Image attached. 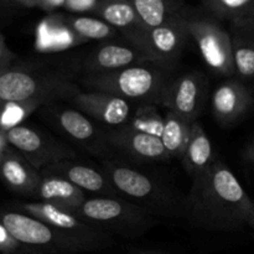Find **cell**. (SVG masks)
I'll list each match as a JSON object with an SVG mask.
<instances>
[{
    "instance_id": "f35d334b",
    "label": "cell",
    "mask_w": 254,
    "mask_h": 254,
    "mask_svg": "<svg viewBox=\"0 0 254 254\" xmlns=\"http://www.w3.org/2000/svg\"><path fill=\"white\" fill-rule=\"evenodd\" d=\"M5 1H9V0H0V2H5Z\"/></svg>"
},
{
    "instance_id": "cb8c5ba5",
    "label": "cell",
    "mask_w": 254,
    "mask_h": 254,
    "mask_svg": "<svg viewBox=\"0 0 254 254\" xmlns=\"http://www.w3.org/2000/svg\"><path fill=\"white\" fill-rule=\"evenodd\" d=\"M235 77L247 84L254 79V34L231 29Z\"/></svg>"
},
{
    "instance_id": "3957f363",
    "label": "cell",
    "mask_w": 254,
    "mask_h": 254,
    "mask_svg": "<svg viewBox=\"0 0 254 254\" xmlns=\"http://www.w3.org/2000/svg\"><path fill=\"white\" fill-rule=\"evenodd\" d=\"M101 168L121 197L140 206L155 217H186V197L179 196L159 179L114 156L103 159Z\"/></svg>"
},
{
    "instance_id": "30bf717a",
    "label": "cell",
    "mask_w": 254,
    "mask_h": 254,
    "mask_svg": "<svg viewBox=\"0 0 254 254\" xmlns=\"http://www.w3.org/2000/svg\"><path fill=\"white\" fill-rule=\"evenodd\" d=\"M208 82L203 72L191 71L173 77L164 93L161 107L195 123L205 109Z\"/></svg>"
},
{
    "instance_id": "e0dca14e",
    "label": "cell",
    "mask_w": 254,
    "mask_h": 254,
    "mask_svg": "<svg viewBox=\"0 0 254 254\" xmlns=\"http://www.w3.org/2000/svg\"><path fill=\"white\" fill-rule=\"evenodd\" d=\"M77 159V158H76ZM76 159L60 161L51 166L42 169L45 173L59 175L76 185L84 192L92 193V196H113L121 197L112 181L99 166L89 165L77 161Z\"/></svg>"
},
{
    "instance_id": "52a82bcc",
    "label": "cell",
    "mask_w": 254,
    "mask_h": 254,
    "mask_svg": "<svg viewBox=\"0 0 254 254\" xmlns=\"http://www.w3.org/2000/svg\"><path fill=\"white\" fill-rule=\"evenodd\" d=\"M188 29L205 64L215 73L227 78L235 77L232 35L230 30L225 29L220 20L211 16L205 10H192L188 17Z\"/></svg>"
},
{
    "instance_id": "7402d4cb",
    "label": "cell",
    "mask_w": 254,
    "mask_h": 254,
    "mask_svg": "<svg viewBox=\"0 0 254 254\" xmlns=\"http://www.w3.org/2000/svg\"><path fill=\"white\" fill-rule=\"evenodd\" d=\"M129 2L149 29L189 16L193 10L184 0H129Z\"/></svg>"
},
{
    "instance_id": "603a6c76",
    "label": "cell",
    "mask_w": 254,
    "mask_h": 254,
    "mask_svg": "<svg viewBox=\"0 0 254 254\" xmlns=\"http://www.w3.org/2000/svg\"><path fill=\"white\" fill-rule=\"evenodd\" d=\"M84 42V40L69 30L62 16L50 17L49 20L42 22L40 29L37 30L36 50L44 54L55 55L56 52L72 49Z\"/></svg>"
},
{
    "instance_id": "8d00e7d4",
    "label": "cell",
    "mask_w": 254,
    "mask_h": 254,
    "mask_svg": "<svg viewBox=\"0 0 254 254\" xmlns=\"http://www.w3.org/2000/svg\"><path fill=\"white\" fill-rule=\"evenodd\" d=\"M248 227H251L254 231V201H253V213L251 216L250 221H248Z\"/></svg>"
},
{
    "instance_id": "d6a6232c",
    "label": "cell",
    "mask_w": 254,
    "mask_h": 254,
    "mask_svg": "<svg viewBox=\"0 0 254 254\" xmlns=\"http://www.w3.org/2000/svg\"><path fill=\"white\" fill-rule=\"evenodd\" d=\"M243 159L254 166V136L251 139V141L246 145L245 150H243Z\"/></svg>"
},
{
    "instance_id": "d6986e66",
    "label": "cell",
    "mask_w": 254,
    "mask_h": 254,
    "mask_svg": "<svg viewBox=\"0 0 254 254\" xmlns=\"http://www.w3.org/2000/svg\"><path fill=\"white\" fill-rule=\"evenodd\" d=\"M41 173V180L34 195V200L46 202L73 213L84 200L87 193L66 179L54 174Z\"/></svg>"
},
{
    "instance_id": "4dcf8cb0",
    "label": "cell",
    "mask_w": 254,
    "mask_h": 254,
    "mask_svg": "<svg viewBox=\"0 0 254 254\" xmlns=\"http://www.w3.org/2000/svg\"><path fill=\"white\" fill-rule=\"evenodd\" d=\"M15 59H16V55L9 49L6 41H5L4 35L0 32V73L10 68L14 64Z\"/></svg>"
},
{
    "instance_id": "277c9868",
    "label": "cell",
    "mask_w": 254,
    "mask_h": 254,
    "mask_svg": "<svg viewBox=\"0 0 254 254\" xmlns=\"http://www.w3.org/2000/svg\"><path fill=\"white\" fill-rule=\"evenodd\" d=\"M173 68L158 61L134 64L119 71L82 74L79 87L104 92L135 103H151L161 107L166 87L173 79Z\"/></svg>"
},
{
    "instance_id": "e575fe53",
    "label": "cell",
    "mask_w": 254,
    "mask_h": 254,
    "mask_svg": "<svg viewBox=\"0 0 254 254\" xmlns=\"http://www.w3.org/2000/svg\"><path fill=\"white\" fill-rule=\"evenodd\" d=\"M129 254H166L164 252H161V251H151V250H136V251H133L131 253Z\"/></svg>"
},
{
    "instance_id": "44dd1931",
    "label": "cell",
    "mask_w": 254,
    "mask_h": 254,
    "mask_svg": "<svg viewBox=\"0 0 254 254\" xmlns=\"http://www.w3.org/2000/svg\"><path fill=\"white\" fill-rule=\"evenodd\" d=\"M217 160L213 155L212 145L208 135L203 130L200 122H195L191 126V134L188 146L180 159L184 170L189 176L195 179L198 174L207 170Z\"/></svg>"
},
{
    "instance_id": "ffe728a7",
    "label": "cell",
    "mask_w": 254,
    "mask_h": 254,
    "mask_svg": "<svg viewBox=\"0 0 254 254\" xmlns=\"http://www.w3.org/2000/svg\"><path fill=\"white\" fill-rule=\"evenodd\" d=\"M0 178L11 191L32 198L41 180V173L19 153L7 149L0 165Z\"/></svg>"
},
{
    "instance_id": "9a60e30c",
    "label": "cell",
    "mask_w": 254,
    "mask_h": 254,
    "mask_svg": "<svg viewBox=\"0 0 254 254\" xmlns=\"http://www.w3.org/2000/svg\"><path fill=\"white\" fill-rule=\"evenodd\" d=\"M109 145L113 153L126 156L133 163H168L171 160L160 138L129 129H107Z\"/></svg>"
},
{
    "instance_id": "2e32d148",
    "label": "cell",
    "mask_w": 254,
    "mask_h": 254,
    "mask_svg": "<svg viewBox=\"0 0 254 254\" xmlns=\"http://www.w3.org/2000/svg\"><path fill=\"white\" fill-rule=\"evenodd\" d=\"M253 103V91L236 77L222 82L211 97L213 118L225 128L237 124L252 108Z\"/></svg>"
},
{
    "instance_id": "1f68e13d",
    "label": "cell",
    "mask_w": 254,
    "mask_h": 254,
    "mask_svg": "<svg viewBox=\"0 0 254 254\" xmlns=\"http://www.w3.org/2000/svg\"><path fill=\"white\" fill-rule=\"evenodd\" d=\"M231 29L241 30V31H247L254 34V14L250 15V16L242 17L240 20L231 22Z\"/></svg>"
},
{
    "instance_id": "ba28073f",
    "label": "cell",
    "mask_w": 254,
    "mask_h": 254,
    "mask_svg": "<svg viewBox=\"0 0 254 254\" xmlns=\"http://www.w3.org/2000/svg\"><path fill=\"white\" fill-rule=\"evenodd\" d=\"M41 114L72 143L93 155L107 159L113 156L107 129H102L81 111L60 102H51L40 108Z\"/></svg>"
},
{
    "instance_id": "5bb4252c",
    "label": "cell",
    "mask_w": 254,
    "mask_h": 254,
    "mask_svg": "<svg viewBox=\"0 0 254 254\" xmlns=\"http://www.w3.org/2000/svg\"><path fill=\"white\" fill-rule=\"evenodd\" d=\"M72 107L97 123L108 128L123 127L133 113V104L113 94L97 91H79L69 99Z\"/></svg>"
},
{
    "instance_id": "d4e9b609",
    "label": "cell",
    "mask_w": 254,
    "mask_h": 254,
    "mask_svg": "<svg viewBox=\"0 0 254 254\" xmlns=\"http://www.w3.org/2000/svg\"><path fill=\"white\" fill-rule=\"evenodd\" d=\"M164 118V130L160 139L170 158L180 160L188 146L192 123H189L170 111H168Z\"/></svg>"
},
{
    "instance_id": "7c38bea8",
    "label": "cell",
    "mask_w": 254,
    "mask_h": 254,
    "mask_svg": "<svg viewBox=\"0 0 254 254\" xmlns=\"http://www.w3.org/2000/svg\"><path fill=\"white\" fill-rule=\"evenodd\" d=\"M91 12L93 16L99 17L114 27L123 39L154 59L149 45L150 29L141 21L129 0H97Z\"/></svg>"
},
{
    "instance_id": "6da1fadb",
    "label": "cell",
    "mask_w": 254,
    "mask_h": 254,
    "mask_svg": "<svg viewBox=\"0 0 254 254\" xmlns=\"http://www.w3.org/2000/svg\"><path fill=\"white\" fill-rule=\"evenodd\" d=\"M253 200L223 161L216 160L192 179L186 196V220L207 231L233 232L248 226Z\"/></svg>"
},
{
    "instance_id": "5b68a950",
    "label": "cell",
    "mask_w": 254,
    "mask_h": 254,
    "mask_svg": "<svg viewBox=\"0 0 254 254\" xmlns=\"http://www.w3.org/2000/svg\"><path fill=\"white\" fill-rule=\"evenodd\" d=\"M73 215L109 235L128 238L139 237L158 223L155 216L143 207L113 196H87Z\"/></svg>"
},
{
    "instance_id": "4fadbf2b",
    "label": "cell",
    "mask_w": 254,
    "mask_h": 254,
    "mask_svg": "<svg viewBox=\"0 0 254 254\" xmlns=\"http://www.w3.org/2000/svg\"><path fill=\"white\" fill-rule=\"evenodd\" d=\"M148 61L155 60L126 39L121 41H117L116 39L107 40L81 59V73H106Z\"/></svg>"
},
{
    "instance_id": "8fae6325",
    "label": "cell",
    "mask_w": 254,
    "mask_h": 254,
    "mask_svg": "<svg viewBox=\"0 0 254 254\" xmlns=\"http://www.w3.org/2000/svg\"><path fill=\"white\" fill-rule=\"evenodd\" d=\"M19 210L20 212H24L37 220L44 221L45 223L54 226L62 232L88 241L92 245L96 246L99 251L111 247L113 245L112 235L79 220L72 212L62 210V208L50 205V203L39 202V201L24 202L20 203Z\"/></svg>"
},
{
    "instance_id": "83f0119b",
    "label": "cell",
    "mask_w": 254,
    "mask_h": 254,
    "mask_svg": "<svg viewBox=\"0 0 254 254\" xmlns=\"http://www.w3.org/2000/svg\"><path fill=\"white\" fill-rule=\"evenodd\" d=\"M201 2L207 14L230 24L254 14V0H201Z\"/></svg>"
},
{
    "instance_id": "f1b7e54d",
    "label": "cell",
    "mask_w": 254,
    "mask_h": 254,
    "mask_svg": "<svg viewBox=\"0 0 254 254\" xmlns=\"http://www.w3.org/2000/svg\"><path fill=\"white\" fill-rule=\"evenodd\" d=\"M45 104L40 101H12L0 104V130L2 133L22 126V122Z\"/></svg>"
},
{
    "instance_id": "f546056e",
    "label": "cell",
    "mask_w": 254,
    "mask_h": 254,
    "mask_svg": "<svg viewBox=\"0 0 254 254\" xmlns=\"http://www.w3.org/2000/svg\"><path fill=\"white\" fill-rule=\"evenodd\" d=\"M21 243L17 242L4 225L0 222V253H14L19 251L26 250ZM31 250V248H30Z\"/></svg>"
},
{
    "instance_id": "ac0fdd59",
    "label": "cell",
    "mask_w": 254,
    "mask_h": 254,
    "mask_svg": "<svg viewBox=\"0 0 254 254\" xmlns=\"http://www.w3.org/2000/svg\"><path fill=\"white\" fill-rule=\"evenodd\" d=\"M188 17L173 20L149 30L151 55L156 61L169 68H175L186 44L191 39L188 29Z\"/></svg>"
},
{
    "instance_id": "8992f818",
    "label": "cell",
    "mask_w": 254,
    "mask_h": 254,
    "mask_svg": "<svg viewBox=\"0 0 254 254\" xmlns=\"http://www.w3.org/2000/svg\"><path fill=\"white\" fill-rule=\"evenodd\" d=\"M0 222L17 242L40 254H72L99 251L88 241L62 232L54 226L20 211L1 212Z\"/></svg>"
},
{
    "instance_id": "836d02e7",
    "label": "cell",
    "mask_w": 254,
    "mask_h": 254,
    "mask_svg": "<svg viewBox=\"0 0 254 254\" xmlns=\"http://www.w3.org/2000/svg\"><path fill=\"white\" fill-rule=\"evenodd\" d=\"M9 143H7V139H6V135H5V133H2L1 130H0V153L4 154L5 151L9 149Z\"/></svg>"
},
{
    "instance_id": "d590c367",
    "label": "cell",
    "mask_w": 254,
    "mask_h": 254,
    "mask_svg": "<svg viewBox=\"0 0 254 254\" xmlns=\"http://www.w3.org/2000/svg\"><path fill=\"white\" fill-rule=\"evenodd\" d=\"M0 254H40L39 252L34 250H30V248H26V250L19 251V252H14V253H0Z\"/></svg>"
},
{
    "instance_id": "9c48e42d",
    "label": "cell",
    "mask_w": 254,
    "mask_h": 254,
    "mask_svg": "<svg viewBox=\"0 0 254 254\" xmlns=\"http://www.w3.org/2000/svg\"><path fill=\"white\" fill-rule=\"evenodd\" d=\"M5 135L9 145L40 171L60 161L77 158L76 151L68 145L31 127L19 126Z\"/></svg>"
},
{
    "instance_id": "7a4b0ae2",
    "label": "cell",
    "mask_w": 254,
    "mask_h": 254,
    "mask_svg": "<svg viewBox=\"0 0 254 254\" xmlns=\"http://www.w3.org/2000/svg\"><path fill=\"white\" fill-rule=\"evenodd\" d=\"M81 59L55 56L12 64L0 73V104L12 101L69 102L81 91Z\"/></svg>"
},
{
    "instance_id": "4316f807",
    "label": "cell",
    "mask_w": 254,
    "mask_h": 254,
    "mask_svg": "<svg viewBox=\"0 0 254 254\" xmlns=\"http://www.w3.org/2000/svg\"><path fill=\"white\" fill-rule=\"evenodd\" d=\"M159 107L158 104L151 103L138 104L123 128L161 138L165 118L159 112Z\"/></svg>"
},
{
    "instance_id": "74e56055",
    "label": "cell",
    "mask_w": 254,
    "mask_h": 254,
    "mask_svg": "<svg viewBox=\"0 0 254 254\" xmlns=\"http://www.w3.org/2000/svg\"><path fill=\"white\" fill-rule=\"evenodd\" d=\"M2 156H4V154L0 153V165H1V161H2Z\"/></svg>"
},
{
    "instance_id": "484cf974",
    "label": "cell",
    "mask_w": 254,
    "mask_h": 254,
    "mask_svg": "<svg viewBox=\"0 0 254 254\" xmlns=\"http://www.w3.org/2000/svg\"><path fill=\"white\" fill-rule=\"evenodd\" d=\"M62 17L69 30L86 42L89 40L107 41L116 39L119 35L114 27L99 17L84 15H62Z\"/></svg>"
}]
</instances>
